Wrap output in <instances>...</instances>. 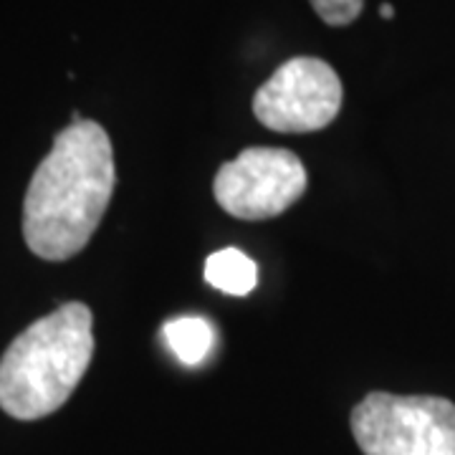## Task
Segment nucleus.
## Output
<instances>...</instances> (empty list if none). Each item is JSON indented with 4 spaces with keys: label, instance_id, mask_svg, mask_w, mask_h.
I'll return each instance as SVG.
<instances>
[{
    "label": "nucleus",
    "instance_id": "1a4fd4ad",
    "mask_svg": "<svg viewBox=\"0 0 455 455\" xmlns=\"http://www.w3.org/2000/svg\"><path fill=\"white\" fill-rule=\"evenodd\" d=\"M379 16H382V18H392V16H395V8H392L390 3L379 5Z\"/></svg>",
    "mask_w": 455,
    "mask_h": 455
},
{
    "label": "nucleus",
    "instance_id": "20e7f679",
    "mask_svg": "<svg viewBox=\"0 0 455 455\" xmlns=\"http://www.w3.org/2000/svg\"><path fill=\"white\" fill-rule=\"evenodd\" d=\"M309 188L304 163L283 147H248L220 164L212 193L238 220H268L291 208Z\"/></svg>",
    "mask_w": 455,
    "mask_h": 455
},
{
    "label": "nucleus",
    "instance_id": "6e6552de",
    "mask_svg": "<svg viewBox=\"0 0 455 455\" xmlns=\"http://www.w3.org/2000/svg\"><path fill=\"white\" fill-rule=\"evenodd\" d=\"M309 3L326 26H349L357 20L364 8V0H309Z\"/></svg>",
    "mask_w": 455,
    "mask_h": 455
},
{
    "label": "nucleus",
    "instance_id": "f03ea898",
    "mask_svg": "<svg viewBox=\"0 0 455 455\" xmlns=\"http://www.w3.org/2000/svg\"><path fill=\"white\" fill-rule=\"evenodd\" d=\"M94 316L68 301L20 331L0 357V407L16 420H41L71 397L94 357Z\"/></svg>",
    "mask_w": 455,
    "mask_h": 455
},
{
    "label": "nucleus",
    "instance_id": "7ed1b4c3",
    "mask_svg": "<svg viewBox=\"0 0 455 455\" xmlns=\"http://www.w3.org/2000/svg\"><path fill=\"white\" fill-rule=\"evenodd\" d=\"M349 423L364 455H455V405L445 397L370 392Z\"/></svg>",
    "mask_w": 455,
    "mask_h": 455
},
{
    "label": "nucleus",
    "instance_id": "423d86ee",
    "mask_svg": "<svg viewBox=\"0 0 455 455\" xmlns=\"http://www.w3.org/2000/svg\"><path fill=\"white\" fill-rule=\"evenodd\" d=\"M205 281L218 291L230 293V296H245L259 283V268L243 251L223 248V251H215L205 260Z\"/></svg>",
    "mask_w": 455,
    "mask_h": 455
},
{
    "label": "nucleus",
    "instance_id": "0eeeda50",
    "mask_svg": "<svg viewBox=\"0 0 455 455\" xmlns=\"http://www.w3.org/2000/svg\"><path fill=\"white\" fill-rule=\"evenodd\" d=\"M163 331L164 339L170 344V349L175 352V357L182 364H188V367H196L200 362H205V357L211 355L212 329L200 316L172 319V322L164 324Z\"/></svg>",
    "mask_w": 455,
    "mask_h": 455
},
{
    "label": "nucleus",
    "instance_id": "f257e3e1",
    "mask_svg": "<svg viewBox=\"0 0 455 455\" xmlns=\"http://www.w3.org/2000/svg\"><path fill=\"white\" fill-rule=\"evenodd\" d=\"M116 182L109 134L71 122L33 172L23 200V238L38 259L68 260L97 233Z\"/></svg>",
    "mask_w": 455,
    "mask_h": 455
},
{
    "label": "nucleus",
    "instance_id": "39448f33",
    "mask_svg": "<svg viewBox=\"0 0 455 455\" xmlns=\"http://www.w3.org/2000/svg\"><path fill=\"white\" fill-rule=\"evenodd\" d=\"M339 76L314 56L281 64L253 97V114L263 127L283 134H307L329 127L341 109Z\"/></svg>",
    "mask_w": 455,
    "mask_h": 455
}]
</instances>
